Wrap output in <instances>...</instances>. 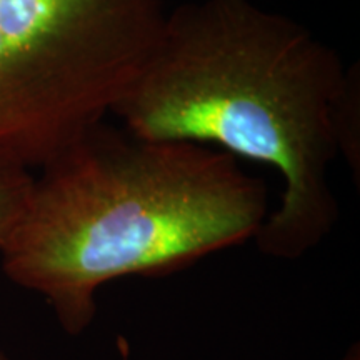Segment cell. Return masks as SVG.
<instances>
[{
  "label": "cell",
  "instance_id": "cell-2",
  "mask_svg": "<svg viewBox=\"0 0 360 360\" xmlns=\"http://www.w3.org/2000/svg\"><path fill=\"white\" fill-rule=\"evenodd\" d=\"M40 169L0 257L70 335L92 323L107 282L188 267L254 238L269 215L265 184L227 152L105 120Z\"/></svg>",
  "mask_w": 360,
  "mask_h": 360
},
{
  "label": "cell",
  "instance_id": "cell-4",
  "mask_svg": "<svg viewBox=\"0 0 360 360\" xmlns=\"http://www.w3.org/2000/svg\"><path fill=\"white\" fill-rule=\"evenodd\" d=\"M34 186V175L20 165L0 162V245L24 212Z\"/></svg>",
  "mask_w": 360,
  "mask_h": 360
},
{
  "label": "cell",
  "instance_id": "cell-3",
  "mask_svg": "<svg viewBox=\"0 0 360 360\" xmlns=\"http://www.w3.org/2000/svg\"><path fill=\"white\" fill-rule=\"evenodd\" d=\"M164 20L159 0H0V162L42 167L105 120Z\"/></svg>",
  "mask_w": 360,
  "mask_h": 360
},
{
  "label": "cell",
  "instance_id": "cell-1",
  "mask_svg": "<svg viewBox=\"0 0 360 360\" xmlns=\"http://www.w3.org/2000/svg\"><path fill=\"white\" fill-rule=\"evenodd\" d=\"M112 115L139 137L219 146L276 169L281 204L254 237L270 257H302L334 229L337 159L359 186V65L254 0L175 7Z\"/></svg>",
  "mask_w": 360,
  "mask_h": 360
},
{
  "label": "cell",
  "instance_id": "cell-5",
  "mask_svg": "<svg viewBox=\"0 0 360 360\" xmlns=\"http://www.w3.org/2000/svg\"><path fill=\"white\" fill-rule=\"evenodd\" d=\"M345 360H360V357H359V345L357 344L350 347L349 354L345 355Z\"/></svg>",
  "mask_w": 360,
  "mask_h": 360
},
{
  "label": "cell",
  "instance_id": "cell-6",
  "mask_svg": "<svg viewBox=\"0 0 360 360\" xmlns=\"http://www.w3.org/2000/svg\"><path fill=\"white\" fill-rule=\"evenodd\" d=\"M0 360H11V359H8V357H7V355H6V354H4V352H2V350H0Z\"/></svg>",
  "mask_w": 360,
  "mask_h": 360
}]
</instances>
